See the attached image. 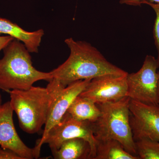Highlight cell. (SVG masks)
I'll use <instances>...</instances> for the list:
<instances>
[{
	"instance_id": "cell-13",
	"label": "cell",
	"mask_w": 159,
	"mask_h": 159,
	"mask_svg": "<svg viewBox=\"0 0 159 159\" xmlns=\"http://www.w3.org/2000/svg\"><path fill=\"white\" fill-rule=\"evenodd\" d=\"M66 112L74 119L92 122L100 115V109L96 102L80 95L74 99Z\"/></svg>"
},
{
	"instance_id": "cell-1",
	"label": "cell",
	"mask_w": 159,
	"mask_h": 159,
	"mask_svg": "<svg viewBox=\"0 0 159 159\" xmlns=\"http://www.w3.org/2000/svg\"><path fill=\"white\" fill-rule=\"evenodd\" d=\"M70 50L68 59L51 72L52 77L66 87L80 80L107 75H126L127 72L111 63L89 43L72 38L65 40Z\"/></svg>"
},
{
	"instance_id": "cell-17",
	"label": "cell",
	"mask_w": 159,
	"mask_h": 159,
	"mask_svg": "<svg viewBox=\"0 0 159 159\" xmlns=\"http://www.w3.org/2000/svg\"><path fill=\"white\" fill-rule=\"evenodd\" d=\"M0 159H22L16 153L11 151L0 148Z\"/></svg>"
},
{
	"instance_id": "cell-7",
	"label": "cell",
	"mask_w": 159,
	"mask_h": 159,
	"mask_svg": "<svg viewBox=\"0 0 159 159\" xmlns=\"http://www.w3.org/2000/svg\"><path fill=\"white\" fill-rule=\"evenodd\" d=\"M74 138H81L89 143L92 159L96 156L97 140L93 129V122L80 121L66 113L60 121L47 134L44 144H48L51 150L58 149L62 142Z\"/></svg>"
},
{
	"instance_id": "cell-10",
	"label": "cell",
	"mask_w": 159,
	"mask_h": 159,
	"mask_svg": "<svg viewBox=\"0 0 159 159\" xmlns=\"http://www.w3.org/2000/svg\"><path fill=\"white\" fill-rule=\"evenodd\" d=\"M13 112L10 101L5 102L0 108V145L3 149L16 153L22 159H34L33 148L27 146L16 132Z\"/></svg>"
},
{
	"instance_id": "cell-3",
	"label": "cell",
	"mask_w": 159,
	"mask_h": 159,
	"mask_svg": "<svg viewBox=\"0 0 159 159\" xmlns=\"http://www.w3.org/2000/svg\"><path fill=\"white\" fill-rule=\"evenodd\" d=\"M8 93L20 127L28 134L39 132L45 124L54 97L52 81H49L46 88L33 86L28 89L11 90Z\"/></svg>"
},
{
	"instance_id": "cell-9",
	"label": "cell",
	"mask_w": 159,
	"mask_h": 159,
	"mask_svg": "<svg viewBox=\"0 0 159 159\" xmlns=\"http://www.w3.org/2000/svg\"><path fill=\"white\" fill-rule=\"evenodd\" d=\"M127 74L104 75L93 78L79 95L97 104L119 101L126 97Z\"/></svg>"
},
{
	"instance_id": "cell-6",
	"label": "cell",
	"mask_w": 159,
	"mask_h": 159,
	"mask_svg": "<svg viewBox=\"0 0 159 159\" xmlns=\"http://www.w3.org/2000/svg\"><path fill=\"white\" fill-rule=\"evenodd\" d=\"M91 80H80L65 87L57 79H51L54 94L41 138L37 140L33 148L34 158L40 156L42 146L51 129L60 121L74 99L84 90Z\"/></svg>"
},
{
	"instance_id": "cell-12",
	"label": "cell",
	"mask_w": 159,
	"mask_h": 159,
	"mask_svg": "<svg viewBox=\"0 0 159 159\" xmlns=\"http://www.w3.org/2000/svg\"><path fill=\"white\" fill-rule=\"evenodd\" d=\"M51 152L55 159H92L90 145L81 138L66 140L58 149Z\"/></svg>"
},
{
	"instance_id": "cell-11",
	"label": "cell",
	"mask_w": 159,
	"mask_h": 159,
	"mask_svg": "<svg viewBox=\"0 0 159 159\" xmlns=\"http://www.w3.org/2000/svg\"><path fill=\"white\" fill-rule=\"evenodd\" d=\"M6 34L22 42L30 53H37L44 32L26 31L18 25L6 19L0 17V34Z\"/></svg>"
},
{
	"instance_id": "cell-18",
	"label": "cell",
	"mask_w": 159,
	"mask_h": 159,
	"mask_svg": "<svg viewBox=\"0 0 159 159\" xmlns=\"http://www.w3.org/2000/svg\"><path fill=\"white\" fill-rule=\"evenodd\" d=\"M143 0H120L119 3L122 5H126L127 6H138L142 5ZM149 2L154 3H159V0H147Z\"/></svg>"
},
{
	"instance_id": "cell-4",
	"label": "cell",
	"mask_w": 159,
	"mask_h": 159,
	"mask_svg": "<svg viewBox=\"0 0 159 159\" xmlns=\"http://www.w3.org/2000/svg\"><path fill=\"white\" fill-rule=\"evenodd\" d=\"M130 100L125 97L116 102L97 104L100 115L93 122V129L96 140L115 139L129 153L137 156L130 123Z\"/></svg>"
},
{
	"instance_id": "cell-8",
	"label": "cell",
	"mask_w": 159,
	"mask_h": 159,
	"mask_svg": "<svg viewBox=\"0 0 159 159\" xmlns=\"http://www.w3.org/2000/svg\"><path fill=\"white\" fill-rule=\"evenodd\" d=\"M129 111L135 142L143 139L159 141V104L149 105L130 99Z\"/></svg>"
},
{
	"instance_id": "cell-19",
	"label": "cell",
	"mask_w": 159,
	"mask_h": 159,
	"mask_svg": "<svg viewBox=\"0 0 159 159\" xmlns=\"http://www.w3.org/2000/svg\"><path fill=\"white\" fill-rule=\"evenodd\" d=\"M14 38L9 35L0 36V51L8 45Z\"/></svg>"
},
{
	"instance_id": "cell-16",
	"label": "cell",
	"mask_w": 159,
	"mask_h": 159,
	"mask_svg": "<svg viewBox=\"0 0 159 159\" xmlns=\"http://www.w3.org/2000/svg\"><path fill=\"white\" fill-rule=\"evenodd\" d=\"M141 4L142 5L146 4L150 6L153 9L156 15V17L154 25L153 33L155 44L157 50L158 57L157 61L159 67V3L152 2L147 0H143Z\"/></svg>"
},
{
	"instance_id": "cell-2",
	"label": "cell",
	"mask_w": 159,
	"mask_h": 159,
	"mask_svg": "<svg viewBox=\"0 0 159 159\" xmlns=\"http://www.w3.org/2000/svg\"><path fill=\"white\" fill-rule=\"evenodd\" d=\"M0 59V89L9 93L11 90H27L34 83L53 79L51 72L38 70L32 65L30 52L22 42L14 39L3 49Z\"/></svg>"
},
{
	"instance_id": "cell-15",
	"label": "cell",
	"mask_w": 159,
	"mask_h": 159,
	"mask_svg": "<svg viewBox=\"0 0 159 159\" xmlns=\"http://www.w3.org/2000/svg\"><path fill=\"white\" fill-rule=\"evenodd\" d=\"M137 155L140 159H159V141L143 139L135 141Z\"/></svg>"
},
{
	"instance_id": "cell-21",
	"label": "cell",
	"mask_w": 159,
	"mask_h": 159,
	"mask_svg": "<svg viewBox=\"0 0 159 159\" xmlns=\"http://www.w3.org/2000/svg\"><path fill=\"white\" fill-rule=\"evenodd\" d=\"M158 97L159 102V72H158Z\"/></svg>"
},
{
	"instance_id": "cell-14",
	"label": "cell",
	"mask_w": 159,
	"mask_h": 159,
	"mask_svg": "<svg viewBox=\"0 0 159 159\" xmlns=\"http://www.w3.org/2000/svg\"><path fill=\"white\" fill-rule=\"evenodd\" d=\"M94 159H140L128 152L123 145L113 139L97 140Z\"/></svg>"
},
{
	"instance_id": "cell-5",
	"label": "cell",
	"mask_w": 159,
	"mask_h": 159,
	"mask_svg": "<svg viewBox=\"0 0 159 159\" xmlns=\"http://www.w3.org/2000/svg\"><path fill=\"white\" fill-rule=\"evenodd\" d=\"M159 67L157 59L147 55L140 70L126 76V97L145 104L158 105Z\"/></svg>"
},
{
	"instance_id": "cell-20",
	"label": "cell",
	"mask_w": 159,
	"mask_h": 159,
	"mask_svg": "<svg viewBox=\"0 0 159 159\" xmlns=\"http://www.w3.org/2000/svg\"><path fill=\"white\" fill-rule=\"evenodd\" d=\"M2 105V97L1 93H0V108H1Z\"/></svg>"
}]
</instances>
